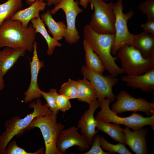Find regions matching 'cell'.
Masks as SVG:
<instances>
[{"label": "cell", "mask_w": 154, "mask_h": 154, "mask_svg": "<svg viewBox=\"0 0 154 154\" xmlns=\"http://www.w3.org/2000/svg\"><path fill=\"white\" fill-rule=\"evenodd\" d=\"M36 34L32 24L25 28L19 21L6 19L0 26V48L7 47L31 52Z\"/></svg>", "instance_id": "1"}, {"label": "cell", "mask_w": 154, "mask_h": 154, "mask_svg": "<svg viewBox=\"0 0 154 154\" xmlns=\"http://www.w3.org/2000/svg\"><path fill=\"white\" fill-rule=\"evenodd\" d=\"M83 35L84 39L87 41L94 52L100 58L105 70L116 77L124 73L116 62L117 57L113 56L111 53L115 34L97 33L88 24L84 27Z\"/></svg>", "instance_id": "2"}, {"label": "cell", "mask_w": 154, "mask_h": 154, "mask_svg": "<svg viewBox=\"0 0 154 154\" xmlns=\"http://www.w3.org/2000/svg\"><path fill=\"white\" fill-rule=\"evenodd\" d=\"M42 101L37 99L32 102L29 108H32L33 111L23 118L17 116H12L5 122V131L0 135V154H4L8 143L15 136L19 137L26 131L28 126L35 117L44 116L52 113L47 104L43 105Z\"/></svg>", "instance_id": "3"}, {"label": "cell", "mask_w": 154, "mask_h": 154, "mask_svg": "<svg viewBox=\"0 0 154 154\" xmlns=\"http://www.w3.org/2000/svg\"><path fill=\"white\" fill-rule=\"evenodd\" d=\"M116 56L120 60L121 68L126 75L142 74L154 67V59L145 58L131 44L121 47Z\"/></svg>", "instance_id": "4"}, {"label": "cell", "mask_w": 154, "mask_h": 154, "mask_svg": "<svg viewBox=\"0 0 154 154\" xmlns=\"http://www.w3.org/2000/svg\"><path fill=\"white\" fill-rule=\"evenodd\" d=\"M64 126L58 123L57 116L52 113L34 118L26 129V131L35 127L39 129L43 138L45 154H61L57 149L56 142L61 131Z\"/></svg>", "instance_id": "5"}, {"label": "cell", "mask_w": 154, "mask_h": 154, "mask_svg": "<svg viewBox=\"0 0 154 154\" xmlns=\"http://www.w3.org/2000/svg\"><path fill=\"white\" fill-rule=\"evenodd\" d=\"M111 102L108 98L100 102L101 109L95 118L96 120L123 125L129 128H131L133 131H136L144 126L149 125L154 130V114L150 116L144 117L141 114L134 112L128 117H120L110 109L109 105Z\"/></svg>", "instance_id": "6"}, {"label": "cell", "mask_w": 154, "mask_h": 154, "mask_svg": "<svg viewBox=\"0 0 154 154\" xmlns=\"http://www.w3.org/2000/svg\"><path fill=\"white\" fill-rule=\"evenodd\" d=\"M88 0L91 9H94L88 24L91 29L100 34H115L114 3H106L103 0Z\"/></svg>", "instance_id": "7"}, {"label": "cell", "mask_w": 154, "mask_h": 154, "mask_svg": "<svg viewBox=\"0 0 154 154\" xmlns=\"http://www.w3.org/2000/svg\"><path fill=\"white\" fill-rule=\"evenodd\" d=\"M123 0H118L114 3L113 10L115 16V37L111 50L112 55L116 56L117 52L121 47L127 44H131L133 35L129 31L127 26L128 21L134 14L132 11L126 13L123 12Z\"/></svg>", "instance_id": "8"}, {"label": "cell", "mask_w": 154, "mask_h": 154, "mask_svg": "<svg viewBox=\"0 0 154 154\" xmlns=\"http://www.w3.org/2000/svg\"><path fill=\"white\" fill-rule=\"evenodd\" d=\"M111 110L117 115L127 112H141L147 117L154 114V103L148 101L143 97L134 98L126 91H121L116 97Z\"/></svg>", "instance_id": "9"}, {"label": "cell", "mask_w": 154, "mask_h": 154, "mask_svg": "<svg viewBox=\"0 0 154 154\" xmlns=\"http://www.w3.org/2000/svg\"><path fill=\"white\" fill-rule=\"evenodd\" d=\"M82 74L84 78L89 81L93 86L98 100L101 102L108 98L114 102L116 97L112 90L113 87L118 82L119 80L111 74L104 75L92 72L85 66L81 69Z\"/></svg>", "instance_id": "10"}, {"label": "cell", "mask_w": 154, "mask_h": 154, "mask_svg": "<svg viewBox=\"0 0 154 154\" xmlns=\"http://www.w3.org/2000/svg\"><path fill=\"white\" fill-rule=\"evenodd\" d=\"M78 4V0H62L50 11L52 15L56 14L60 9L64 11L67 23L64 37L65 41L71 44L77 43L80 39L79 32L76 27V20L78 14L82 12L83 10L79 7Z\"/></svg>", "instance_id": "11"}, {"label": "cell", "mask_w": 154, "mask_h": 154, "mask_svg": "<svg viewBox=\"0 0 154 154\" xmlns=\"http://www.w3.org/2000/svg\"><path fill=\"white\" fill-rule=\"evenodd\" d=\"M78 129L73 126L64 129L60 132L56 140V146L61 154H66L67 150L74 146H78L81 152L90 149V145L86 138L78 133Z\"/></svg>", "instance_id": "12"}, {"label": "cell", "mask_w": 154, "mask_h": 154, "mask_svg": "<svg viewBox=\"0 0 154 154\" xmlns=\"http://www.w3.org/2000/svg\"><path fill=\"white\" fill-rule=\"evenodd\" d=\"M33 56L31 61H30L31 73V81L29 86L24 95V101L25 103L33 101V100L39 98L42 96L40 89L38 83V78L39 71L44 66V62L40 60L37 52V43L35 41L33 46Z\"/></svg>", "instance_id": "13"}, {"label": "cell", "mask_w": 154, "mask_h": 154, "mask_svg": "<svg viewBox=\"0 0 154 154\" xmlns=\"http://www.w3.org/2000/svg\"><path fill=\"white\" fill-rule=\"evenodd\" d=\"M89 105V109L84 112L78 121L77 127L80 129L81 134L91 145L94 136L99 132V130L95 129L96 121L94 114L96 110L100 107L101 102L97 99Z\"/></svg>", "instance_id": "14"}, {"label": "cell", "mask_w": 154, "mask_h": 154, "mask_svg": "<svg viewBox=\"0 0 154 154\" xmlns=\"http://www.w3.org/2000/svg\"><path fill=\"white\" fill-rule=\"evenodd\" d=\"M124 134V144L127 145L133 152L136 154L149 153L145 137L147 133V128L141 127L132 131L126 127L122 129Z\"/></svg>", "instance_id": "15"}, {"label": "cell", "mask_w": 154, "mask_h": 154, "mask_svg": "<svg viewBox=\"0 0 154 154\" xmlns=\"http://www.w3.org/2000/svg\"><path fill=\"white\" fill-rule=\"evenodd\" d=\"M121 80L132 89H139L145 92H151L154 90V67L142 74L126 75Z\"/></svg>", "instance_id": "16"}, {"label": "cell", "mask_w": 154, "mask_h": 154, "mask_svg": "<svg viewBox=\"0 0 154 154\" xmlns=\"http://www.w3.org/2000/svg\"><path fill=\"white\" fill-rule=\"evenodd\" d=\"M131 44L145 58L154 59V35L144 31L133 35Z\"/></svg>", "instance_id": "17"}, {"label": "cell", "mask_w": 154, "mask_h": 154, "mask_svg": "<svg viewBox=\"0 0 154 154\" xmlns=\"http://www.w3.org/2000/svg\"><path fill=\"white\" fill-rule=\"evenodd\" d=\"M46 5L43 0H37L28 7L18 11L11 19L19 21L24 27L27 28L32 19L40 17L39 12L45 9Z\"/></svg>", "instance_id": "18"}, {"label": "cell", "mask_w": 154, "mask_h": 154, "mask_svg": "<svg viewBox=\"0 0 154 154\" xmlns=\"http://www.w3.org/2000/svg\"><path fill=\"white\" fill-rule=\"evenodd\" d=\"M26 50L6 47L0 50V70L4 75L13 66L19 58L25 54Z\"/></svg>", "instance_id": "19"}, {"label": "cell", "mask_w": 154, "mask_h": 154, "mask_svg": "<svg viewBox=\"0 0 154 154\" xmlns=\"http://www.w3.org/2000/svg\"><path fill=\"white\" fill-rule=\"evenodd\" d=\"M40 17L41 19L48 28V33L52 35L54 39L58 41L64 37L66 26L62 21H56L49 10L41 14Z\"/></svg>", "instance_id": "20"}, {"label": "cell", "mask_w": 154, "mask_h": 154, "mask_svg": "<svg viewBox=\"0 0 154 154\" xmlns=\"http://www.w3.org/2000/svg\"><path fill=\"white\" fill-rule=\"evenodd\" d=\"M83 46L85 53L86 67L92 72L103 74L105 70L99 56L94 52L87 41L84 39Z\"/></svg>", "instance_id": "21"}, {"label": "cell", "mask_w": 154, "mask_h": 154, "mask_svg": "<svg viewBox=\"0 0 154 154\" xmlns=\"http://www.w3.org/2000/svg\"><path fill=\"white\" fill-rule=\"evenodd\" d=\"M31 22L36 33H40L46 40L48 47L47 54L48 56L52 55L55 47H61L62 44L50 36L45 28L44 23L40 17L32 19Z\"/></svg>", "instance_id": "22"}, {"label": "cell", "mask_w": 154, "mask_h": 154, "mask_svg": "<svg viewBox=\"0 0 154 154\" xmlns=\"http://www.w3.org/2000/svg\"><path fill=\"white\" fill-rule=\"evenodd\" d=\"M78 90L77 99L79 101L89 104L97 98L94 88L90 82L85 78L77 80Z\"/></svg>", "instance_id": "23"}, {"label": "cell", "mask_w": 154, "mask_h": 154, "mask_svg": "<svg viewBox=\"0 0 154 154\" xmlns=\"http://www.w3.org/2000/svg\"><path fill=\"white\" fill-rule=\"evenodd\" d=\"M96 127L99 131L107 134L113 139L119 143H124V134L122 128L119 124L111 123L109 122L96 121Z\"/></svg>", "instance_id": "24"}, {"label": "cell", "mask_w": 154, "mask_h": 154, "mask_svg": "<svg viewBox=\"0 0 154 154\" xmlns=\"http://www.w3.org/2000/svg\"><path fill=\"white\" fill-rule=\"evenodd\" d=\"M23 0H8L0 4V26L4 21L11 17L23 6Z\"/></svg>", "instance_id": "25"}, {"label": "cell", "mask_w": 154, "mask_h": 154, "mask_svg": "<svg viewBox=\"0 0 154 154\" xmlns=\"http://www.w3.org/2000/svg\"><path fill=\"white\" fill-rule=\"evenodd\" d=\"M100 146L102 149L108 151L112 154L117 153L119 154H132L122 143L116 144H111L107 141L102 136L99 139Z\"/></svg>", "instance_id": "26"}, {"label": "cell", "mask_w": 154, "mask_h": 154, "mask_svg": "<svg viewBox=\"0 0 154 154\" xmlns=\"http://www.w3.org/2000/svg\"><path fill=\"white\" fill-rule=\"evenodd\" d=\"M60 94L65 96L69 99H77L78 90L77 80L69 79L63 83L59 90Z\"/></svg>", "instance_id": "27"}, {"label": "cell", "mask_w": 154, "mask_h": 154, "mask_svg": "<svg viewBox=\"0 0 154 154\" xmlns=\"http://www.w3.org/2000/svg\"><path fill=\"white\" fill-rule=\"evenodd\" d=\"M40 93L45 100L50 111L54 115L57 116L59 110L56 103V97L58 94L57 89L51 88L48 92L41 90Z\"/></svg>", "instance_id": "28"}, {"label": "cell", "mask_w": 154, "mask_h": 154, "mask_svg": "<svg viewBox=\"0 0 154 154\" xmlns=\"http://www.w3.org/2000/svg\"><path fill=\"white\" fill-rule=\"evenodd\" d=\"M44 148L42 147L34 152H28L19 147L16 141L9 142L5 149L4 154H41L44 153Z\"/></svg>", "instance_id": "29"}, {"label": "cell", "mask_w": 154, "mask_h": 154, "mask_svg": "<svg viewBox=\"0 0 154 154\" xmlns=\"http://www.w3.org/2000/svg\"><path fill=\"white\" fill-rule=\"evenodd\" d=\"M138 8L147 15V20H154V0H147L141 3Z\"/></svg>", "instance_id": "30"}, {"label": "cell", "mask_w": 154, "mask_h": 154, "mask_svg": "<svg viewBox=\"0 0 154 154\" xmlns=\"http://www.w3.org/2000/svg\"><path fill=\"white\" fill-rule=\"evenodd\" d=\"M100 135L99 134H96L94 137L92 146L91 148L87 152L83 153V154H112L108 152L104 151L100 146Z\"/></svg>", "instance_id": "31"}, {"label": "cell", "mask_w": 154, "mask_h": 154, "mask_svg": "<svg viewBox=\"0 0 154 154\" xmlns=\"http://www.w3.org/2000/svg\"><path fill=\"white\" fill-rule=\"evenodd\" d=\"M69 99L65 96L58 94L56 97V103L59 110L65 112L71 107Z\"/></svg>", "instance_id": "32"}, {"label": "cell", "mask_w": 154, "mask_h": 154, "mask_svg": "<svg viewBox=\"0 0 154 154\" xmlns=\"http://www.w3.org/2000/svg\"><path fill=\"white\" fill-rule=\"evenodd\" d=\"M141 27L144 31L154 35V20H147L146 23L141 25Z\"/></svg>", "instance_id": "33"}, {"label": "cell", "mask_w": 154, "mask_h": 154, "mask_svg": "<svg viewBox=\"0 0 154 154\" xmlns=\"http://www.w3.org/2000/svg\"><path fill=\"white\" fill-rule=\"evenodd\" d=\"M4 75L0 70V92L5 87Z\"/></svg>", "instance_id": "34"}, {"label": "cell", "mask_w": 154, "mask_h": 154, "mask_svg": "<svg viewBox=\"0 0 154 154\" xmlns=\"http://www.w3.org/2000/svg\"><path fill=\"white\" fill-rule=\"evenodd\" d=\"M62 0H48L46 5L48 6H50L53 4L56 5L59 3Z\"/></svg>", "instance_id": "35"}, {"label": "cell", "mask_w": 154, "mask_h": 154, "mask_svg": "<svg viewBox=\"0 0 154 154\" xmlns=\"http://www.w3.org/2000/svg\"><path fill=\"white\" fill-rule=\"evenodd\" d=\"M88 3V0H80L79 4L82 5L84 9H86Z\"/></svg>", "instance_id": "36"}, {"label": "cell", "mask_w": 154, "mask_h": 154, "mask_svg": "<svg viewBox=\"0 0 154 154\" xmlns=\"http://www.w3.org/2000/svg\"><path fill=\"white\" fill-rule=\"evenodd\" d=\"M36 0H25V3L27 4L30 6L34 3ZM44 0L47 1L48 0Z\"/></svg>", "instance_id": "37"}, {"label": "cell", "mask_w": 154, "mask_h": 154, "mask_svg": "<svg viewBox=\"0 0 154 154\" xmlns=\"http://www.w3.org/2000/svg\"><path fill=\"white\" fill-rule=\"evenodd\" d=\"M105 0L106 1H108V0Z\"/></svg>", "instance_id": "38"}]
</instances>
